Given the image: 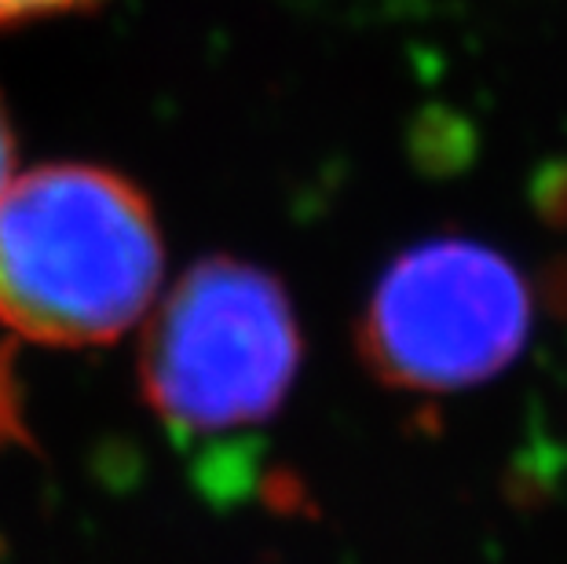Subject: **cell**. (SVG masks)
<instances>
[{"label":"cell","instance_id":"obj_1","mask_svg":"<svg viewBox=\"0 0 567 564\" xmlns=\"http://www.w3.org/2000/svg\"><path fill=\"white\" fill-rule=\"evenodd\" d=\"M162 271L154 206L122 173L55 162L0 195V327L19 338L117 341L154 305Z\"/></svg>","mask_w":567,"mask_h":564},{"label":"cell","instance_id":"obj_4","mask_svg":"<svg viewBox=\"0 0 567 564\" xmlns=\"http://www.w3.org/2000/svg\"><path fill=\"white\" fill-rule=\"evenodd\" d=\"M95 0H0V27H19V22H38L66 11L89 8Z\"/></svg>","mask_w":567,"mask_h":564},{"label":"cell","instance_id":"obj_2","mask_svg":"<svg viewBox=\"0 0 567 564\" xmlns=\"http://www.w3.org/2000/svg\"><path fill=\"white\" fill-rule=\"evenodd\" d=\"M300 322L279 275L238 257H205L154 308L140 381L179 433L260 425L300 370Z\"/></svg>","mask_w":567,"mask_h":564},{"label":"cell","instance_id":"obj_5","mask_svg":"<svg viewBox=\"0 0 567 564\" xmlns=\"http://www.w3.org/2000/svg\"><path fill=\"white\" fill-rule=\"evenodd\" d=\"M19 400H16V378H11L8 356H0V437H19Z\"/></svg>","mask_w":567,"mask_h":564},{"label":"cell","instance_id":"obj_6","mask_svg":"<svg viewBox=\"0 0 567 564\" xmlns=\"http://www.w3.org/2000/svg\"><path fill=\"white\" fill-rule=\"evenodd\" d=\"M11 180H16V129H11L4 95H0V195L8 191Z\"/></svg>","mask_w":567,"mask_h":564},{"label":"cell","instance_id":"obj_3","mask_svg":"<svg viewBox=\"0 0 567 564\" xmlns=\"http://www.w3.org/2000/svg\"><path fill=\"white\" fill-rule=\"evenodd\" d=\"M530 294L509 257L476 238H429L381 271L359 316V356L384 386L457 392L524 352Z\"/></svg>","mask_w":567,"mask_h":564}]
</instances>
